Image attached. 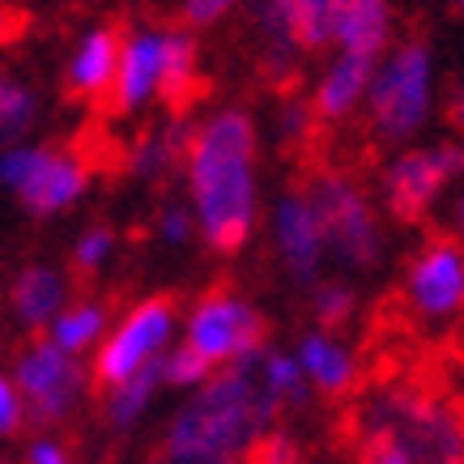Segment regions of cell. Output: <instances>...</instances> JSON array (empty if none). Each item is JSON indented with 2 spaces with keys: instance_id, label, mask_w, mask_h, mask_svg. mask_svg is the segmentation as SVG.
<instances>
[{
  "instance_id": "obj_24",
  "label": "cell",
  "mask_w": 464,
  "mask_h": 464,
  "mask_svg": "<svg viewBox=\"0 0 464 464\" xmlns=\"http://www.w3.org/2000/svg\"><path fill=\"white\" fill-rule=\"evenodd\" d=\"M311 311H315V328L341 333V328L353 320V311H358V295H353L345 282H315V290H311Z\"/></svg>"
},
{
  "instance_id": "obj_17",
  "label": "cell",
  "mask_w": 464,
  "mask_h": 464,
  "mask_svg": "<svg viewBox=\"0 0 464 464\" xmlns=\"http://www.w3.org/2000/svg\"><path fill=\"white\" fill-rule=\"evenodd\" d=\"M120 52H124V39H120L111 26L85 30L82 39H77V47H72L69 69H64L69 94H77V99H85V102L111 94L115 69H120Z\"/></svg>"
},
{
  "instance_id": "obj_31",
  "label": "cell",
  "mask_w": 464,
  "mask_h": 464,
  "mask_svg": "<svg viewBox=\"0 0 464 464\" xmlns=\"http://www.w3.org/2000/svg\"><path fill=\"white\" fill-rule=\"evenodd\" d=\"M443 235L464 247V179L451 188V197L443 200Z\"/></svg>"
},
{
  "instance_id": "obj_1",
  "label": "cell",
  "mask_w": 464,
  "mask_h": 464,
  "mask_svg": "<svg viewBox=\"0 0 464 464\" xmlns=\"http://www.w3.org/2000/svg\"><path fill=\"white\" fill-rule=\"evenodd\" d=\"M353 464H464V401L426 375H383L353 396Z\"/></svg>"
},
{
  "instance_id": "obj_29",
  "label": "cell",
  "mask_w": 464,
  "mask_h": 464,
  "mask_svg": "<svg viewBox=\"0 0 464 464\" xmlns=\"http://www.w3.org/2000/svg\"><path fill=\"white\" fill-rule=\"evenodd\" d=\"M192 230H197V213L192 205H167V209L158 213V235L167 243H188L192 239Z\"/></svg>"
},
{
  "instance_id": "obj_5",
  "label": "cell",
  "mask_w": 464,
  "mask_h": 464,
  "mask_svg": "<svg viewBox=\"0 0 464 464\" xmlns=\"http://www.w3.org/2000/svg\"><path fill=\"white\" fill-rule=\"evenodd\" d=\"M366 128L380 145L413 141L435 111V52L422 39L388 47L366 94Z\"/></svg>"
},
{
  "instance_id": "obj_23",
  "label": "cell",
  "mask_w": 464,
  "mask_h": 464,
  "mask_svg": "<svg viewBox=\"0 0 464 464\" xmlns=\"http://www.w3.org/2000/svg\"><path fill=\"white\" fill-rule=\"evenodd\" d=\"M256 375H260L268 401L277 409L303 405L311 396V383H307V375H303V366H298L295 353H260V358H256Z\"/></svg>"
},
{
  "instance_id": "obj_14",
  "label": "cell",
  "mask_w": 464,
  "mask_h": 464,
  "mask_svg": "<svg viewBox=\"0 0 464 464\" xmlns=\"http://www.w3.org/2000/svg\"><path fill=\"white\" fill-rule=\"evenodd\" d=\"M380 69V60L371 56H353V52H337V56L324 64L320 82L311 90V107L320 124H345L366 107L371 94V77Z\"/></svg>"
},
{
  "instance_id": "obj_30",
  "label": "cell",
  "mask_w": 464,
  "mask_h": 464,
  "mask_svg": "<svg viewBox=\"0 0 464 464\" xmlns=\"http://www.w3.org/2000/svg\"><path fill=\"white\" fill-rule=\"evenodd\" d=\"M243 0H179V14L188 26H213L226 14H235Z\"/></svg>"
},
{
  "instance_id": "obj_32",
  "label": "cell",
  "mask_w": 464,
  "mask_h": 464,
  "mask_svg": "<svg viewBox=\"0 0 464 464\" xmlns=\"http://www.w3.org/2000/svg\"><path fill=\"white\" fill-rule=\"evenodd\" d=\"M26 464H72V456L60 448L56 439H39V443H30Z\"/></svg>"
},
{
  "instance_id": "obj_22",
  "label": "cell",
  "mask_w": 464,
  "mask_h": 464,
  "mask_svg": "<svg viewBox=\"0 0 464 464\" xmlns=\"http://www.w3.org/2000/svg\"><path fill=\"white\" fill-rule=\"evenodd\" d=\"M39 120V94L26 82L0 72V150H9L26 137Z\"/></svg>"
},
{
  "instance_id": "obj_9",
  "label": "cell",
  "mask_w": 464,
  "mask_h": 464,
  "mask_svg": "<svg viewBox=\"0 0 464 464\" xmlns=\"http://www.w3.org/2000/svg\"><path fill=\"white\" fill-rule=\"evenodd\" d=\"M0 183L34 218H56L90 192V162L52 145H9L0 150Z\"/></svg>"
},
{
  "instance_id": "obj_26",
  "label": "cell",
  "mask_w": 464,
  "mask_h": 464,
  "mask_svg": "<svg viewBox=\"0 0 464 464\" xmlns=\"http://www.w3.org/2000/svg\"><path fill=\"white\" fill-rule=\"evenodd\" d=\"M111 256H115V230L111 226H90L77 239V247H72V268L77 273H99V268L111 265Z\"/></svg>"
},
{
  "instance_id": "obj_2",
  "label": "cell",
  "mask_w": 464,
  "mask_h": 464,
  "mask_svg": "<svg viewBox=\"0 0 464 464\" xmlns=\"http://www.w3.org/2000/svg\"><path fill=\"white\" fill-rule=\"evenodd\" d=\"M256 154L260 132L252 115L239 107H222L192 128V145L183 158L188 197L197 213V235L222 256L239 252L260 218Z\"/></svg>"
},
{
  "instance_id": "obj_16",
  "label": "cell",
  "mask_w": 464,
  "mask_h": 464,
  "mask_svg": "<svg viewBox=\"0 0 464 464\" xmlns=\"http://www.w3.org/2000/svg\"><path fill=\"white\" fill-rule=\"evenodd\" d=\"M392 47V0H337L333 52L383 60Z\"/></svg>"
},
{
  "instance_id": "obj_37",
  "label": "cell",
  "mask_w": 464,
  "mask_h": 464,
  "mask_svg": "<svg viewBox=\"0 0 464 464\" xmlns=\"http://www.w3.org/2000/svg\"><path fill=\"white\" fill-rule=\"evenodd\" d=\"M0 464H5V460H0Z\"/></svg>"
},
{
  "instance_id": "obj_33",
  "label": "cell",
  "mask_w": 464,
  "mask_h": 464,
  "mask_svg": "<svg viewBox=\"0 0 464 464\" xmlns=\"http://www.w3.org/2000/svg\"><path fill=\"white\" fill-rule=\"evenodd\" d=\"M448 124L464 137V72L451 82V90H448Z\"/></svg>"
},
{
  "instance_id": "obj_3",
  "label": "cell",
  "mask_w": 464,
  "mask_h": 464,
  "mask_svg": "<svg viewBox=\"0 0 464 464\" xmlns=\"http://www.w3.org/2000/svg\"><path fill=\"white\" fill-rule=\"evenodd\" d=\"M282 409L268 401L256 362L213 371L192 388L188 405L175 409L162 435L167 464H252L260 443L273 435Z\"/></svg>"
},
{
  "instance_id": "obj_13",
  "label": "cell",
  "mask_w": 464,
  "mask_h": 464,
  "mask_svg": "<svg viewBox=\"0 0 464 464\" xmlns=\"http://www.w3.org/2000/svg\"><path fill=\"white\" fill-rule=\"evenodd\" d=\"M268 230H273V247H277V260H282L285 273L307 285L320 282V268L328 260V243H324V226L307 183L285 188L277 197L273 213H268Z\"/></svg>"
},
{
  "instance_id": "obj_10",
  "label": "cell",
  "mask_w": 464,
  "mask_h": 464,
  "mask_svg": "<svg viewBox=\"0 0 464 464\" xmlns=\"http://www.w3.org/2000/svg\"><path fill=\"white\" fill-rule=\"evenodd\" d=\"M183 345L197 350L213 371L256 362L265 345V315L239 290L213 285L192 303V315L183 324Z\"/></svg>"
},
{
  "instance_id": "obj_19",
  "label": "cell",
  "mask_w": 464,
  "mask_h": 464,
  "mask_svg": "<svg viewBox=\"0 0 464 464\" xmlns=\"http://www.w3.org/2000/svg\"><path fill=\"white\" fill-rule=\"evenodd\" d=\"M188 145H192V128L183 124V120H167V124H154L132 137V145H128V154H124V167L137 179H150V183L167 179L175 167H183Z\"/></svg>"
},
{
  "instance_id": "obj_27",
  "label": "cell",
  "mask_w": 464,
  "mask_h": 464,
  "mask_svg": "<svg viewBox=\"0 0 464 464\" xmlns=\"http://www.w3.org/2000/svg\"><path fill=\"white\" fill-rule=\"evenodd\" d=\"M315 124L320 120H315L311 99H285L282 111H277V137H282V145H303Z\"/></svg>"
},
{
  "instance_id": "obj_28",
  "label": "cell",
  "mask_w": 464,
  "mask_h": 464,
  "mask_svg": "<svg viewBox=\"0 0 464 464\" xmlns=\"http://www.w3.org/2000/svg\"><path fill=\"white\" fill-rule=\"evenodd\" d=\"M26 396H22V388H17V380H9V375H0V439H9L17 430V426L26 422Z\"/></svg>"
},
{
  "instance_id": "obj_15",
  "label": "cell",
  "mask_w": 464,
  "mask_h": 464,
  "mask_svg": "<svg viewBox=\"0 0 464 464\" xmlns=\"http://www.w3.org/2000/svg\"><path fill=\"white\" fill-rule=\"evenodd\" d=\"M311 392L320 396H350L358 388V353L328 328H311L295 350Z\"/></svg>"
},
{
  "instance_id": "obj_18",
  "label": "cell",
  "mask_w": 464,
  "mask_h": 464,
  "mask_svg": "<svg viewBox=\"0 0 464 464\" xmlns=\"http://www.w3.org/2000/svg\"><path fill=\"white\" fill-rule=\"evenodd\" d=\"M64 307H69V277L60 268L26 265L9 282V311L22 328H52Z\"/></svg>"
},
{
  "instance_id": "obj_6",
  "label": "cell",
  "mask_w": 464,
  "mask_h": 464,
  "mask_svg": "<svg viewBox=\"0 0 464 464\" xmlns=\"http://www.w3.org/2000/svg\"><path fill=\"white\" fill-rule=\"evenodd\" d=\"M307 192L320 213L328 256L353 273H375L383 265L388 239L371 192L341 167H315L307 175Z\"/></svg>"
},
{
  "instance_id": "obj_12",
  "label": "cell",
  "mask_w": 464,
  "mask_h": 464,
  "mask_svg": "<svg viewBox=\"0 0 464 464\" xmlns=\"http://www.w3.org/2000/svg\"><path fill=\"white\" fill-rule=\"evenodd\" d=\"M14 380L26 396V413L39 426L64 422L85 396V366L77 362V353L60 350L52 337L30 341L26 350L17 353Z\"/></svg>"
},
{
  "instance_id": "obj_4",
  "label": "cell",
  "mask_w": 464,
  "mask_h": 464,
  "mask_svg": "<svg viewBox=\"0 0 464 464\" xmlns=\"http://www.w3.org/2000/svg\"><path fill=\"white\" fill-rule=\"evenodd\" d=\"M197 69L200 47L188 30L137 26L132 34H124V52H120L111 85V111L137 115L158 99L179 102L197 85Z\"/></svg>"
},
{
  "instance_id": "obj_7",
  "label": "cell",
  "mask_w": 464,
  "mask_h": 464,
  "mask_svg": "<svg viewBox=\"0 0 464 464\" xmlns=\"http://www.w3.org/2000/svg\"><path fill=\"white\" fill-rule=\"evenodd\" d=\"M464 179V145L430 141L396 150L380 167V200L383 213L396 222H426Z\"/></svg>"
},
{
  "instance_id": "obj_36",
  "label": "cell",
  "mask_w": 464,
  "mask_h": 464,
  "mask_svg": "<svg viewBox=\"0 0 464 464\" xmlns=\"http://www.w3.org/2000/svg\"><path fill=\"white\" fill-rule=\"evenodd\" d=\"M158 464H167V460H162V456H158Z\"/></svg>"
},
{
  "instance_id": "obj_34",
  "label": "cell",
  "mask_w": 464,
  "mask_h": 464,
  "mask_svg": "<svg viewBox=\"0 0 464 464\" xmlns=\"http://www.w3.org/2000/svg\"><path fill=\"white\" fill-rule=\"evenodd\" d=\"M9 34H14V30H9V17H5V9H0V43L9 39Z\"/></svg>"
},
{
  "instance_id": "obj_21",
  "label": "cell",
  "mask_w": 464,
  "mask_h": 464,
  "mask_svg": "<svg viewBox=\"0 0 464 464\" xmlns=\"http://www.w3.org/2000/svg\"><path fill=\"white\" fill-rule=\"evenodd\" d=\"M162 388H167L162 362L145 366V371H137L132 380L107 388V422H111L115 430H132V426L150 413V405L158 401V392H162Z\"/></svg>"
},
{
  "instance_id": "obj_8",
  "label": "cell",
  "mask_w": 464,
  "mask_h": 464,
  "mask_svg": "<svg viewBox=\"0 0 464 464\" xmlns=\"http://www.w3.org/2000/svg\"><path fill=\"white\" fill-rule=\"evenodd\" d=\"M396 307L413 328L435 333V328H456L464 324V247L448 235L426 239L409 256Z\"/></svg>"
},
{
  "instance_id": "obj_20",
  "label": "cell",
  "mask_w": 464,
  "mask_h": 464,
  "mask_svg": "<svg viewBox=\"0 0 464 464\" xmlns=\"http://www.w3.org/2000/svg\"><path fill=\"white\" fill-rule=\"evenodd\" d=\"M107 333H111V311H107L102 298H77V303H69V307L52 320V328H47V337L69 353L99 350Z\"/></svg>"
},
{
  "instance_id": "obj_25",
  "label": "cell",
  "mask_w": 464,
  "mask_h": 464,
  "mask_svg": "<svg viewBox=\"0 0 464 464\" xmlns=\"http://www.w3.org/2000/svg\"><path fill=\"white\" fill-rule=\"evenodd\" d=\"M162 375H167V388H200L213 375V366L188 345H170L162 358Z\"/></svg>"
},
{
  "instance_id": "obj_35",
  "label": "cell",
  "mask_w": 464,
  "mask_h": 464,
  "mask_svg": "<svg viewBox=\"0 0 464 464\" xmlns=\"http://www.w3.org/2000/svg\"><path fill=\"white\" fill-rule=\"evenodd\" d=\"M456 9H460V14H464V0H456Z\"/></svg>"
},
{
  "instance_id": "obj_11",
  "label": "cell",
  "mask_w": 464,
  "mask_h": 464,
  "mask_svg": "<svg viewBox=\"0 0 464 464\" xmlns=\"http://www.w3.org/2000/svg\"><path fill=\"white\" fill-rule=\"evenodd\" d=\"M179 328V307L170 295L141 298L137 307L120 315L111 324V333L102 337V345L94 350V383L99 388H115V383L132 380L137 371L154 366L167 358L170 341Z\"/></svg>"
}]
</instances>
